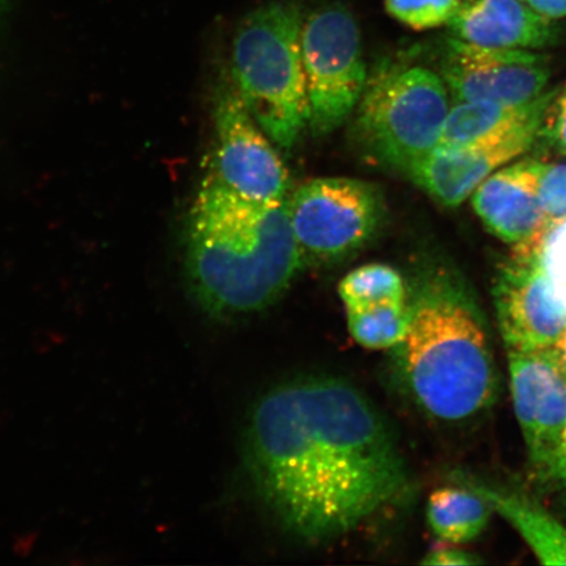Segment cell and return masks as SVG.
Returning <instances> with one entry per match:
<instances>
[{"instance_id": "30bf717a", "label": "cell", "mask_w": 566, "mask_h": 566, "mask_svg": "<svg viewBox=\"0 0 566 566\" xmlns=\"http://www.w3.org/2000/svg\"><path fill=\"white\" fill-rule=\"evenodd\" d=\"M216 172L226 188L250 200L274 203L289 198L285 165L269 137L245 108L235 88L218 96Z\"/></svg>"}, {"instance_id": "484cf974", "label": "cell", "mask_w": 566, "mask_h": 566, "mask_svg": "<svg viewBox=\"0 0 566 566\" xmlns=\"http://www.w3.org/2000/svg\"><path fill=\"white\" fill-rule=\"evenodd\" d=\"M556 350L558 354V358H560L563 369L566 373V331H565L564 336L560 339V343L557 344Z\"/></svg>"}, {"instance_id": "ba28073f", "label": "cell", "mask_w": 566, "mask_h": 566, "mask_svg": "<svg viewBox=\"0 0 566 566\" xmlns=\"http://www.w3.org/2000/svg\"><path fill=\"white\" fill-rule=\"evenodd\" d=\"M499 329L506 350L556 348L566 331V301L557 292L546 254H513L493 287Z\"/></svg>"}, {"instance_id": "d4e9b609", "label": "cell", "mask_w": 566, "mask_h": 566, "mask_svg": "<svg viewBox=\"0 0 566 566\" xmlns=\"http://www.w3.org/2000/svg\"><path fill=\"white\" fill-rule=\"evenodd\" d=\"M541 15L552 20L566 17V0H523Z\"/></svg>"}, {"instance_id": "5b68a950", "label": "cell", "mask_w": 566, "mask_h": 566, "mask_svg": "<svg viewBox=\"0 0 566 566\" xmlns=\"http://www.w3.org/2000/svg\"><path fill=\"white\" fill-rule=\"evenodd\" d=\"M443 77L420 65L386 66L367 77L357 137L375 158L408 174L433 153L450 106Z\"/></svg>"}, {"instance_id": "cb8c5ba5", "label": "cell", "mask_w": 566, "mask_h": 566, "mask_svg": "<svg viewBox=\"0 0 566 566\" xmlns=\"http://www.w3.org/2000/svg\"><path fill=\"white\" fill-rule=\"evenodd\" d=\"M542 485L549 486L552 490H566V423L554 460H552L547 476Z\"/></svg>"}, {"instance_id": "6da1fadb", "label": "cell", "mask_w": 566, "mask_h": 566, "mask_svg": "<svg viewBox=\"0 0 566 566\" xmlns=\"http://www.w3.org/2000/svg\"><path fill=\"white\" fill-rule=\"evenodd\" d=\"M248 464L283 526L310 542L350 533L407 492L408 473L381 417L346 381H287L260 399Z\"/></svg>"}, {"instance_id": "e0dca14e", "label": "cell", "mask_w": 566, "mask_h": 566, "mask_svg": "<svg viewBox=\"0 0 566 566\" xmlns=\"http://www.w3.org/2000/svg\"><path fill=\"white\" fill-rule=\"evenodd\" d=\"M493 509L483 495L458 483L438 488L429 495L428 525L442 543H471L490 525Z\"/></svg>"}, {"instance_id": "4316f807", "label": "cell", "mask_w": 566, "mask_h": 566, "mask_svg": "<svg viewBox=\"0 0 566 566\" xmlns=\"http://www.w3.org/2000/svg\"><path fill=\"white\" fill-rule=\"evenodd\" d=\"M7 2H9V0H0V13L3 12Z\"/></svg>"}, {"instance_id": "d6986e66", "label": "cell", "mask_w": 566, "mask_h": 566, "mask_svg": "<svg viewBox=\"0 0 566 566\" xmlns=\"http://www.w3.org/2000/svg\"><path fill=\"white\" fill-rule=\"evenodd\" d=\"M345 313L350 335L367 349H395L409 328V302L378 304Z\"/></svg>"}, {"instance_id": "83f0119b", "label": "cell", "mask_w": 566, "mask_h": 566, "mask_svg": "<svg viewBox=\"0 0 566 566\" xmlns=\"http://www.w3.org/2000/svg\"><path fill=\"white\" fill-rule=\"evenodd\" d=\"M565 492H566V490H565ZM563 505L566 509V494H565V497L563 499Z\"/></svg>"}, {"instance_id": "7402d4cb", "label": "cell", "mask_w": 566, "mask_h": 566, "mask_svg": "<svg viewBox=\"0 0 566 566\" xmlns=\"http://www.w3.org/2000/svg\"><path fill=\"white\" fill-rule=\"evenodd\" d=\"M484 560L476 554L458 546V544L442 543L424 556L421 564L440 566L480 565Z\"/></svg>"}, {"instance_id": "277c9868", "label": "cell", "mask_w": 566, "mask_h": 566, "mask_svg": "<svg viewBox=\"0 0 566 566\" xmlns=\"http://www.w3.org/2000/svg\"><path fill=\"white\" fill-rule=\"evenodd\" d=\"M298 0H273L243 19L232 40L233 88L269 139L290 150L308 126Z\"/></svg>"}, {"instance_id": "52a82bcc", "label": "cell", "mask_w": 566, "mask_h": 566, "mask_svg": "<svg viewBox=\"0 0 566 566\" xmlns=\"http://www.w3.org/2000/svg\"><path fill=\"white\" fill-rule=\"evenodd\" d=\"M290 223L304 261H335L363 248L385 217L377 186L348 177H323L289 196Z\"/></svg>"}, {"instance_id": "2e32d148", "label": "cell", "mask_w": 566, "mask_h": 566, "mask_svg": "<svg viewBox=\"0 0 566 566\" xmlns=\"http://www.w3.org/2000/svg\"><path fill=\"white\" fill-rule=\"evenodd\" d=\"M558 90L543 92L523 104L457 103L449 111L437 148H457L505 138L534 123L544 122Z\"/></svg>"}, {"instance_id": "5bb4252c", "label": "cell", "mask_w": 566, "mask_h": 566, "mask_svg": "<svg viewBox=\"0 0 566 566\" xmlns=\"http://www.w3.org/2000/svg\"><path fill=\"white\" fill-rule=\"evenodd\" d=\"M471 203L495 238L512 247L525 242L541 223L533 157L509 163L486 177L472 193Z\"/></svg>"}, {"instance_id": "9a60e30c", "label": "cell", "mask_w": 566, "mask_h": 566, "mask_svg": "<svg viewBox=\"0 0 566 566\" xmlns=\"http://www.w3.org/2000/svg\"><path fill=\"white\" fill-rule=\"evenodd\" d=\"M464 484L490 502L494 513L526 542L537 562L544 565H566V525L535 499L511 488L486 483L478 478L462 476Z\"/></svg>"}, {"instance_id": "44dd1931", "label": "cell", "mask_w": 566, "mask_h": 566, "mask_svg": "<svg viewBox=\"0 0 566 566\" xmlns=\"http://www.w3.org/2000/svg\"><path fill=\"white\" fill-rule=\"evenodd\" d=\"M462 0H385L389 17L415 31L448 25Z\"/></svg>"}, {"instance_id": "ac0fdd59", "label": "cell", "mask_w": 566, "mask_h": 566, "mask_svg": "<svg viewBox=\"0 0 566 566\" xmlns=\"http://www.w3.org/2000/svg\"><path fill=\"white\" fill-rule=\"evenodd\" d=\"M539 197V228L525 242L513 245L514 254L547 253L551 239L566 223V151L552 142L533 157Z\"/></svg>"}, {"instance_id": "7c38bea8", "label": "cell", "mask_w": 566, "mask_h": 566, "mask_svg": "<svg viewBox=\"0 0 566 566\" xmlns=\"http://www.w3.org/2000/svg\"><path fill=\"white\" fill-rule=\"evenodd\" d=\"M544 122L531 124L501 139L436 148L407 175L442 207L457 208L469 200L486 177L527 154L541 136Z\"/></svg>"}, {"instance_id": "8992f818", "label": "cell", "mask_w": 566, "mask_h": 566, "mask_svg": "<svg viewBox=\"0 0 566 566\" xmlns=\"http://www.w3.org/2000/svg\"><path fill=\"white\" fill-rule=\"evenodd\" d=\"M301 51L308 126L324 136L356 112L367 83L363 39L348 7L328 3L303 18Z\"/></svg>"}, {"instance_id": "9c48e42d", "label": "cell", "mask_w": 566, "mask_h": 566, "mask_svg": "<svg viewBox=\"0 0 566 566\" xmlns=\"http://www.w3.org/2000/svg\"><path fill=\"white\" fill-rule=\"evenodd\" d=\"M442 73L457 103L523 104L546 92L551 61L528 49L486 48L451 38Z\"/></svg>"}, {"instance_id": "4fadbf2b", "label": "cell", "mask_w": 566, "mask_h": 566, "mask_svg": "<svg viewBox=\"0 0 566 566\" xmlns=\"http://www.w3.org/2000/svg\"><path fill=\"white\" fill-rule=\"evenodd\" d=\"M448 27L451 38L500 49L543 51L556 46L563 35L555 20L522 0H462Z\"/></svg>"}, {"instance_id": "8fae6325", "label": "cell", "mask_w": 566, "mask_h": 566, "mask_svg": "<svg viewBox=\"0 0 566 566\" xmlns=\"http://www.w3.org/2000/svg\"><path fill=\"white\" fill-rule=\"evenodd\" d=\"M506 353L514 412L542 485L566 423V373L556 348Z\"/></svg>"}, {"instance_id": "ffe728a7", "label": "cell", "mask_w": 566, "mask_h": 566, "mask_svg": "<svg viewBox=\"0 0 566 566\" xmlns=\"http://www.w3.org/2000/svg\"><path fill=\"white\" fill-rule=\"evenodd\" d=\"M338 294L345 311L408 302L400 273L385 264L354 269L339 282Z\"/></svg>"}, {"instance_id": "603a6c76", "label": "cell", "mask_w": 566, "mask_h": 566, "mask_svg": "<svg viewBox=\"0 0 566 566\" xmlns=\"http://www.w3.org/2000/svg\"><path fill=\"white\" fill-rule=\"evenodd\" d=\"M548 137L555 145L566 151V90L558 91L555 101L552 102L547 117Z\"/></svg>"}, {"instance_id": "7a4b0ae2", "label": "cell", "mask_w": 566, "mask_h": 566, "mask_svg": "<svg viewBox=\"0 0 566 566\" xmlns=\"http://www.w3.org/2000/svg\"><path fill=\"white\" fill-rule=\"evenodd\" d=\"M287 200H250L214 175L203 181L189 211L187 265L197 300L209 313L263 310L301 271Z\"/></svg>"}, {"instance_id": "3957f363", "label": "cell", "mask_w": 566, "mask_h": 566, "mask_svg": "<svg viewBox=\"0 0 566 566\" xmlns=\"http://www.w3.org/2000/svg\"><path fill=\"white\" fill-rule=\"evenodd\" d=\"M409 307L395 359L410 399L436 422L462 427L480 420L499 399L500 374L478 304L458 282L434 279Z\"/></svg>"}]
</instances>
